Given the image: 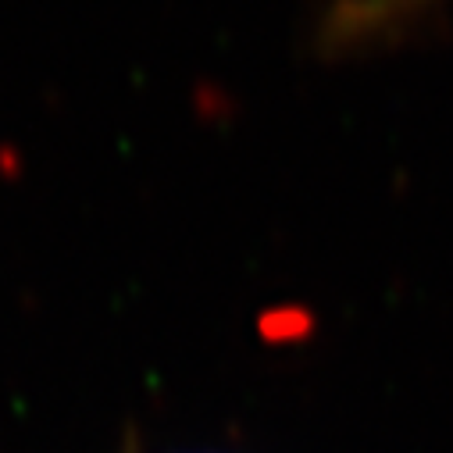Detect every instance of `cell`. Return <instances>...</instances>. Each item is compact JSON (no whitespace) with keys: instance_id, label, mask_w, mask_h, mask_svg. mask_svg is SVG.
<instances>
[{"instance_id":"6da1fadb","label":"cell","mask_w":453,"mask_h":453,"mask_svg":"<svg viewBox=\"0 0 453 453\" xmlns=\"http://www.w3.org/2000/svg\"><path fill=\"white\" fill-rule=\"evenodd\" d=\"M425 4H432V0H357L350 8V19L357 29H372L382 22H396V19H403Z\"/></svg>"}]
</instances>
